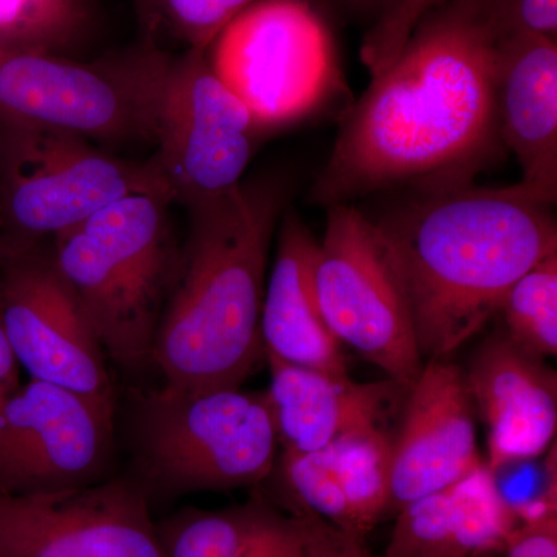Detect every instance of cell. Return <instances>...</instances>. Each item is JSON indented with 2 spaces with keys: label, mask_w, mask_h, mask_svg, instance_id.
Masks as SVG:
<instances>
[{
  "label": "cell",
  "mask_w": 557,
  "mask_h": 557,
  "mask_svg": "<svg viewBox=\"0 0 557 557\" xmlns=\"http://www.w3.org/2000/svg\"><path fill=\"white\" fill-rule=\"evenodd\" d=\"M504 36L487 0L428 13L348 110L311 200L329 208L406 183H472L504 149L494 97Z\"/></svg>",
  "instance_id": "obj_1"
},
{
  "label": "cell",
  "mask_w": 557,
  "mask_h": 557,
  "mask_svg": "<svg viewBox=\"0 0 557 557\" xmlns=\"http://www.w3.org/2000/svg\"><path fill=\"white\" fill-rule=\"evenodd\" d=\"M555 205L522 185L423 186L379 225L423 359H446L497 317L508 289L557 252Z\"/></svg>",
  "instance_id": "obj_2"
},
{
  "label": "cell",
  "mask_w": 557,
  "mask_h": 557,
  "mask_svg": "<svg viewBox=\"0 0 557 557\" xmlns=\"http://www.w3.org/2000/svg\"><path fill=\"white\" fill-rule=\"evenodd\" d=\"M284 185L248 180L188 208V231L161 313L153 366L190 394L240 387L265 359L260 314Z\"/></svg>",
  "instance_id": "obj_3"
},
{
  "label": "cell",
  "mask_w": 557,
  "mask_h": 557,
  "mask_svg": "<svg viewBox=\"0 0 557 557\" xmlns=\"http://www.w3.org/2000/svg\"><path fill=\"white\" fill-rule=\"evenodd\" d=\"M126 478L152 498L256 486L273 474L278 438L265 394L240 387L131 391L123 417Z\"/></svg>",
  "instance_id": "obj_4"
},
{
  "label": "cell",
  "mask_w": 557,
  "mask_h": 557,
  "mask_svg": "<svg viewBox=\"0 0 557 557\" xmlns=\"http://www.w3.org/2000/svg\"><path fill=\"white\" fill-rule=\"evenodd\" d=\"M171 205L164 194H132L51 240L109 361L126 373L153 366L180 249Z\"/></svg>",
  "instance_id": "obj_5"
},
{
  "label": "cell",
  "mask_w": 557,
  "mask_h": 557,
  "mask_svg": "<svg viewBox=\"0 0 557 557\" xmlns=\"http://www.w3.org/2000/svg\"><path fill=\"white\" fill-rule=\"evenodd\" d=\"M166 54L102 62L0 47V126L67 132L94 143H153Z\"/></svg>",
  "instance_id": "obj_6"
},
{
  "label": "cell",
  "mask_w": 557,
  "mask_h": 557,
  "mask_svg": "<svg viewBox=\"0 0 557 557\" xmlns=\"http://www.w3.org/2000/svg\"><path fill=\"white\" fill-rule=\"evenodd\" d=\"M143 193L168 197L149 161L131 163L67 132L0 126V244L53 240Z\"/></svg>",
  "instance_id": "obj_7"
},
{
  "label": "cell",
  "mask_w": 557,
  "mask_h": 557,
  "mask_svg": "<svg viewBox=\"0 0 557 557\" xmlns=\"http://www.w3.org/2000/svg\"><path fill=\"white\" fill-rule=\"evenodd\" d=\"M207 57L263 132L309 119L343 90L332 35L307 0H259Z\"/></svg>",
  "instance_id": "obj_8"
},
{
  "label": "cell",
  "mask_w": 557,
  "mask_h": 557,
  "mask_svg": "<svg viewBox=\"0 0 557 557\" xmlns=\"http://www.w3.org/2000/svg\"><path fill=\"white\" fill-rule=\"evenodd\" d=\"M319 309L341 344L399 386L423 370L412 311L397 265L373 220L354 203L329 207L313 263Z\"/></svg>",
  "instance_id": "obj_9"
},
{
  "label": "cell",
  "mask_w": 557,
  "mask_h": 557,
  "mask_svg": "<svg viewBox=\"0 0 557 557\" xmlns=\"http://www.w3.org/2000/svg\"><path fill=\"white\" fill-rule=\"evenodd\" d=\"M265 134L209 64L207 51L168 57L157 95L149 161L172 205L186 209L242 182Z\"/></svg>",
  "instance_id": "obj_10"
},
{
  "label": "cell",
  "mask_w": 557,
  "mask_h": 557,
  "mask_svg": "<svg viewBox=\"0 0 557 557\" xmlns=\"http://www.w3.org/2000/svg\"><path fill=\"white\" fill-rule=\"evenodd\" d=\"M0 310L32 380L76 392L115 416L109 358L54 260L51 240L0 244Z\"/></svg>",
  "instance_id": "obj_11"
},
{
  "label": "cell",
  "mask_w": 557,
  "mask_h": 557,
  "mask_svg": "<svg viewBox=\"0 0 557 557\" xmlns=\"http://www.w3.org/2000/svg\"><path fill=\"white\" fill-rule=\"evenodd\" d=\"M115 448V416L76 392L30 379L0 410V491L97 485L113 478Z\"/></svg>",
  "instance_id": "obj_12"
},
{
  "label": "cell",
  "mask_w": 557,
  "mask_h": 557,
  "mask_svg": "<svg viewBox=\"0 0 557 557\" xmlns=\"http://www.w3.org/2000/svg\"><path fill=\"white\" fill-rule=\"evenodd\" d=\"M0 557H166L146 494L126 475L47 494L0 491Z\"/></svg>",
  "instance_id": "obj_13"
},
{
  "label": "cell",
  "mask_w": 557,
  "mask_h": 557,
  "mask_svg": "<svg viewBox=\"0 0 557 557\" xmlns=\"http://www.w3.org/2000/svg\"><path fill=\"white\" fill-rule=\"evenodd\" d=\"M392 454L388 512L453 485L483 463L465 372L431 359L409 388Z\"/></svg>",
  "instance_id": "obj_14"
},
{
  "label": "cell",
  "mask_w": 557,
  "mask_h": 557,
  "mask_svg": "<svg viewBox=\"0 0 557 557\" xmlns=\"http://www.w3.org/2000/svg\"><path fill=\"white\" fill-rule=\"evenodd\" d=\"M465 381L486 428L487 463L498 469L542 456L557 428V375L497 329L478 348Z\"/></svg>",
  "instance_id": "obj_15"
},
{
  "label": "cell",
  "mask_w": 557,
  "mask_h": 557,
  "mask_svg": "<svg viewBox=\"0 0 557 557\" xmlns=\"http://www.w3.org/2000/svg\"><path fill=\"white\" fill-rule=\"evenodd\" d=\"M392 454L383 426L358 429L313 453L284 450L282 479L296 511L364 537L387 515Z\"/></svg>",
  "instance_id": "obj_16"
},
{
  "label": "cell",
  "mask_w": 557,
  "mask_h": 557,
  "mask_svg": "<svg viewBox=\"0 0 557 557\" xmlns=\"http://www.w3.org/2000/svg\"><path fill=\"white\" fill-rule=\"evenodd\" d=\"M494 97L502 146L522 170L519 185L556 205L557 39L505 35L497 47Z\"/></svg>",
  "instance_id": "obj_17"
},
{
  "label": "cell",
  "mask_w": 557,
  "mask_h": 557,
  "mask_svg": "<svg viewBox=\"0 0 557 557\" xmlns=\"http://www.w3.org/2000/svg\"><path fill=\"white\" fill-rule=\"evenodd\" d=\"M265 361L271 373L265 398L278 445L293 453H313L347 432L383 426L388 409L409 391L392 380L357 383L273 355L265 354Z\"/></svg>",
  "instance_id": "obj_18"
},
{
  "label": "cell",
  "mask_w": 557,
  "mask_h": 557,
  "mask_svg": "<svg viewBox=\"0 0 557 557\" xmlns=\"http://www.w3.org/2000/svg\"><path fill=\"white\" fill-rule=\"evenodd\" d=\"M516 527L518 511L482 463L399 509L386 557H483L507 547Z\"/></svg>",
  "instance_id": "obj_19"
},
{
  "label": "cell",
  "mask_w": 557,
  "mask_h": 557,
  "mask_svg": "<svg viewBox=\"0 0 557 557\" xmlns=\"http://www.w3.org/2000/svg\"><path fill=\"white\" fill-rule=\"evenodd\" d=\"M318 244L298 215H284L276 258L267 277L260 335L267 355L300 368L344 376L347 368L343 344L322 317L313 287Z\"/></svg>",
  "instance_id": "obj_20"
},
{
  "label": "cell",
  "mask_w": 557,
  "mask_h": 557,
  "mask_svg": "<svg viewBox=\"0 0 557 557\" xmlns=\"http://www.w3.org/2000/svg\"><path fill=\"white\" fill-rule=\"evenodd\" d=\"M277 512L258 496L222 511L186 509L157 527L166 557H240Z\"/></svg>",
  "instance_id": "obj_21"
},
{
  "label": "cell",
  "mask_w": 557,
  "mask_h": 557,
  "mask_svg": "<svg viewBox=\"0 0 557 557\" xmlns=\"http://www.w3.org/2000/svg\"><path fill=\"white\" fill-rule=\"evenodd\" d=\"M89 24L86 0H0V47L67 57Z\"/></svg>",
  "instance_id": "obj_22"
},
{
  "label": "cell",
  "mask_w": 557,
  "mask_h": 557,
  "mask_svg": "<svg viewBox=\"0 0 557 557\" xmlns=\"http://www.w3.org/2000/svg\"><path fill=\"white\" fill-rule=\"evenodd\" d=\"M509 338L537 357L557 354V252L528 270L502 300Z\"/></svg>",
  "instance_id": "obj_23"
},
{
  "label": "cell",
  "mask_w": 557,
  "mask_h": 557,
  "mask_svg": "<svg viewBox=\"0 0 557 557\" xmlns=\"http://www.w3.org/2000/svg\"><path fill=\"white\" fill-rule=\"evenodd\" d=\"M259 0H152L157 21L163 17L189 50L208 51L226 27Z\"/></svg>",
  "instance_id": "obj_24"
},
{
  "label": "cell",
  "mask_w": 557,
  "mask_h": 557,
  "mask_svg": "<svg viewBox=\"0 0 557 557\" xmlns=\"http://www.w3.org/2000/svg\"><path fill=\"white\" fill-rule=\"evenodd\" d=\"M446 2L449 0H397L381 14L361 47V60L370 75H376L391 64L416 30L418 22Z\"/></svg>",
  "instance_id": "obj_25"
},
{
  "label": "cell",
  "mask_w": 557,
  "mask_h": 557,
  "mask_svg": "<svg viewBox=\"0 0 557 557\" xmlns=\"http://www.w3.org/2000/svg\"><path fill=\"white\" fill-rule=\"evenodd\" d=\"M314 519L317 516L310 512L295 511L287 516L278 511L240 557H306Z\"/></svg>",
  "instance_id": "obj_26"
},
{
  "label": "cell",
  "mask_w": 557,
  "mask_h": 557,
  "mask_svg": "<svg viewBox=\"0 0 557 557\" xmlns=\"http://www.w3.org/2000/svg\"><path fill=\"white\" fill-rule=\"evenodd\" d=\"M508 539L507 557H557L556 482Z\"/></svg>",
  "instance_id": "obj_27"
},
{
  "label": "cell",
  "mask_w": 557,
  "mask_h": 557,
  "mask_svg": "<svg viewBox=\"0 0 557 557\" xmlns=\"http://www.w3.org/2000/svg\"><path fill=\"white\" fill-rule=\"evenodd\" d=\"M505 35L528 33L557 39V0H487Z\"/></svg>",
  "instance_id": "obj_28"
},
{
  "label": "cell",
  "mask_w": 557,
  "mask_h": 557,
  "mask_svg": "<svg viewBox=\"0 0 557 557\" xmlns=\"http://www.w3.org/2000/svg\"><path fill=\"white\" fill-rule=\"evenodd\" d=\"M306 557H373L364 545V537L347 533L314 519L313 534Z\"/></svg>",
  "instance_id": "obj_29"
},
{
  "label": "cell",
  "mask_w": 557,
  "mask_h": 557,
  "mask_svg": "<svg viewBox=\"0 0 557 557\" xmlns=\"http://www.w3.org/2000/svg\"><path fill=\"white\" fill-rule=\"evenodd\" d=\"M21 370L20 361H17L9 336H7L2 310H0V410L9 401L11 395L20 388L22 384Z\"/></svg>",
  "instance_id": "obj_30"
},
{
  "label": "cell",
  "mask_w": 557,
  "mask_h": 557,
  "mask_svg": "<svg viewBox=\"0 0 557 557\" xmlns=\"http://www.w3.org/2000/svg\"><path fill=\"white\" fill-rule=\"evenodd\" d=\"M344 2L357 10L372 11V13L379 11L381 16V14L386 13L397 0H344Z\"/></svg>",
  "instance_id": "obj_31"
},
{
  "label": "cell",
  "mask_w": 557,
  "mask_h": 557,
  "mask_svg": "<svg viewBox=\"0 0 557 557\" xmlns=\"http://www.w3.org/2000/svg\"><path fill=\"white\" fill-rule=\"evenodd\" d=\"M137 3L139 16H141L143 27L146 30H153L157 24L156 11H153L152 0H135Z\"/></svg>",
  "instance_id": "obj_32"
}]
</instances>
